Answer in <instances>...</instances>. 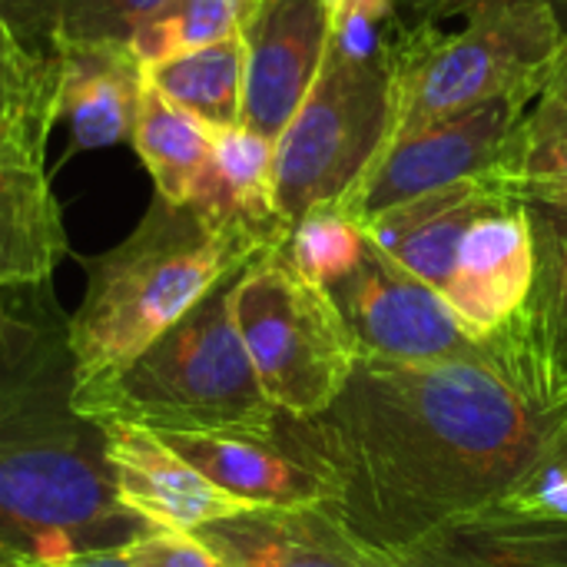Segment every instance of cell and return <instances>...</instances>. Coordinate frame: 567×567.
<instances>
[{
	"instance_id": "obj_1",
	"label": "cell",
	"mask_w": 567,
	"mask_h": 567,
	"mask_svg": "<svg viewBox=\"0 0 567 567\" xmlns=\"http://www.w3.org/2000/svg\"><path fill=\"white\" fill-rule=\"evenodd\" d=\"M565 429L567 365L518 316L475 359H359L322 415H279L276 439L326 478L365 542L402 551L492 508Z\"/></svg>"
},
{
	"instance_id": "obj_26",
	"label": "cell",
	"mask_w": 567,
	"mask_h": 567,
	"mask_svg": "<svg viewBox=\"0 0 567 567\" xmlns=\"http://www.w3.org/2000/svg\"><path fill=\"white\" fill-rule=\"evenodd\" d=\"M498 169L522 199L545 206L567 199V103L542 96L535 116L512 136Z\"/></svg>"
},
{
	"instance_id": "obj_13",
	"label": "cell",
	"mask_w": 567,
	"mask_h": 567,
	"mask_svg": "<svg viewBox=\"0 0 567 567\" xmlns=\"http://www.w3.org/2000/svg\"><path fill=\"white\" fill-rule=\"evenodd\" d=\"M538 279V239L528 209L508 206L478 219L462 239L445 302L472 336L505 332L525 309Z\"/></svg>"
},
{
	"instance_id": "obj_23",
	"label": "cell",
	"mask_w": 567,
	"mask_h": 567,
	"mask_svg": "<svg viewBox=\"0 0 567 567\" xmlns=\"http://www.w3.org/2000/svg\"><path fill=\"white\" fill-rule=\"evenodd\" d=\"M169 0H0V13L40 40V50L80 43H126L130 33Z\"/></svg>"
},
{
	"instance_id": "obj_28",
	"label": "cell",
	"mask_w": 567,
	"mask_h": 567,
	"mask_svg": "<svg viewBox=\"0 0 567 567\" xmlns=\"http://www.w3.org/2000/svg\"><path fill=\"white\" fill-rule=\"evenodd\" d=\"M492 512L528 518V522H555L567 525V455H548L538 462L518 485H512Z\"/></svg>"
},
{
	"instance_id": "obj_21",
	"label": "cell",
	"mask_w": 567,
	"mask_h": 567,
	"mask_svg": "<svg viewBox=\"0 0 567 567\" xmlns=\"http://www.w3.org/2000/svg\"><path fill=\"white\" fill-rule=\"evenodd\" d=\"M213 140L216 133L206 123L169 103L150 80L143 83L133 146L150 169L159 199L183 206L196 196L213 156Z\"/></svg>"
},
{
	"instance_id": "obj_29",
	"label": "cell",
	"mask_w": 567,
	"mask_h": 567,
	"mask_svg": "<svg viewBox=\"0 0 567 567\" xmlns=\"http://www.w3.org/2000/svg\"><path fill=\"white\" fill-rule=\"evenodd\" d=\"M123 555L133 567H229L196 535L183 532H153L123 548Z\"/></svg>"
},
{
	"instance_id": "obj_8",
	"label": "cell",
	"mask_w": 567,
	"mask_h": 567,
	"mask_svg": "<svg viewBox=\"0 0 567 567\" xmlns=\"http://www.w3.org/2000/svg\"><path fill=\"white\" fill-rule=\"evenodd\" d=\"M535 96H542V90H512L458 116L389 140L369 173L339 206L365 223L399 203L502 166L515 136V123L525 103Z\"/></svg>"
},
{
	"instance_id": "obj_31",
	"label": "cell",
	"mask_w": 567,
	"mask_h": 567,
	"mask_svg": "<svg viewBox=\"0 0 567 567\" xmlns=\"http://www.w3.org/2000/svg\"><path fill=\"white\" fill-rule=\"evenodd\" d=\"M30 567H133L123 551H86V555H70L56 561H30Z\"/></svg>"
},
{
	"instance_id": "obj_25",
	"label": "cell",
	"mask_w": 567,
	"mask_h": 567,
	"mask_svg": "<svg viewBox=\"0 0 567 567\" xmlns=\"http://www.w3.org/2000/svg\"><path fill=\"white\" fill-rule=\"evenodd\" d=\"M369 249L365 229L355 216H349L339 203L316 206L302 219L289 226V236L282 243L286 262L312 286L319 289H336L346 282L362 256Z\"/></svg>"
},
{
	"instance_id": "obj_5",
	"label": "cell",
	"mask_w": 567,
	"mask_h": 567,
	"mask_svg": "<svg viewBox=\"0 0 567 567\" xmlns=\"http://www.w3.org/2000/svg\"><path fill=\"white\" fill-rule=\"evenodd\" d=\"M419 23L395 43V113L389 140L458 116L512 90H542L565 43L561 10L545 0L488 3ZM385 140V143H389Z\"/></svg>"
},
{
	"instance_id": "obj_24",
	"label": "cell",
	"mask_w": 567,
	"mask_h": 567,
	"mask_svg": "<svg viewBox=\"0 0 567 567\" xmlns=\"http://www.w3.org/2000/svg\"><path fill=\"white\" fill-rule=\"evenodd\" d=\"M252 3L256 0H169L130 33L126 47L133 60L150 70L163 60L239 37Z\"/></svg>"
},
{
	"instance_id": "obj_32",
	"label": "cell",
	"mask_w": 567,
	"mask_h": 567,
	"mask_svg": "<svg viewBox=\"0 0 567 567\" xmlns=\"http://www.w3.org/2000/svg\"><path fill=\"white\" fill-rule=\"evenodd\" d=\"M542 96L558 100V103H567V33L561 50H558V56H555V63H551V73H548V80H545V93H542Z\"/></svg>"
},
{
	"instance_id": "obj_16",
	"label": "cell",
	"mask_w": 567,
	"mask_h": 567,
	"mask_svg": "<svg viewBox=\"0 0 567 567\" xmlns=\"http://www.w3.org/2000/svg\"><path fill=\"white\" fill-rule=\"evenodd\" d=\"M60 60V123L73 150H103L133 140L146 83L126 43H80L50 50Z\"/></svg>"
},
{
	"instance_id": "obj_20",
	"label": "cell",
	"mask_w": 567,
	"mask_h": 567,
	"mask_svg": "<svg viewBox=\"0 0 567 567\" xmlns=\"http://www.w3.org/2000/svg\"><path fill=\"white\" fill-rule=\"evenodd\" d=\"M60 123V60L0 13V150L47 156Z\"/></svg>"
},
{
	"instance_id": "obj_7",
	"label": "cell",
	"mask_w": 567,
	"mask_h": 567,
	"mask_svg": "<svg viewBox=\"0 0 567 567\" xmlns=\"http://www.w3.org/2000/svg\"><path fill=\"white\" fill-rule=\"evenodd\" d=\"M395 113V66L385 60L326 63L276 140V209L286 226L316 206L346 203L382 153Z\"/></svg>"
},
{
	"instance_id": "obj_17",
	"label": "cell",
	"mask_w": 567,
	"mask_h": 567,
	"mask_svg": "<svg viewBox=\"0 0 567 567\" xmlns=\"http://www.w3.org/2000/svg\"><path fill=\"white\" fill-rule=\"evenodd\" d=\"M43 159L0 150V289L50 282L70 249Z\"/></svg>"
},
{
	"instance_id": "obj_34",
	"label": "cell",
	"mask_w": 567,
	"mask_h": 567,
	"mask_svg": "<svg viewBox=\"0 0 567 567\" xmlns=\"http://www.w3.org/2000/svg\"><path fill=\"white\" fill-rule=\"evenodd\" d=\"M555 455H567V429H565V435H561V445H558V452Z\"/></svg>"
},
{
	"instance_id": "obj_18",
	"label": "cell",
	"mask_w": 567,
	"mask_h": 567,
	"mask_svg": "<svg viewBox=\"0 0 567 567\" xmlns=\"http://www.w3.org/2000/svg\"><path fill=\"white\" fill-rule=\"evenodd\" d=\"M189 203L213 223L246 229L272 246L289 236L276 209V143L246 126L216 133L206 176Z\"/></svg>"
},
{
	"instance_id": "obj_27",
	"label": "cell",
	"mask_w": 567,
	"mask_h": 567,
	"mask_svg": "<svg viewBox=\"0 0 567 567\" xmlns=\"http://www.w3.org/2000/svg\"><path fill=\"white\" fill-rule=\"evenodd\" d=\"M399 27V0H332L329 53L355 63L385 60L395 53L392 30Z\"/></svg>"
},
{
	"instance_id": "obj_10",
	"label": "cell",
	"mask_w": 567,
	"mask_h": 567,
	"mask_svg": "<svg viewBox=\"0 0 567 567\" xmlns=\"http://www.w3.org/2000/svg\"><path fill=\"white\" fill-rule=\"evenodd\" d=\"M332 0H256L243 23L246 86L239 126L279 140L329 53Z\"/></svg>"
},
{
	"instance_id": "obj_9",
	"label": "cell",
	"mask_w": 567,
	"mask_h": 567,
	"mask_svg": "<svg viewBox=\"0 0 567 567\" xmlns=\"http://www.w3.org/2000/svg\"><path fill=\"white\" fill-rule=\"evenodd\" d=\"M362 359L385 362H449L475 359L495 346L478 339L455 316L445 296L399 269L375 246L365 249L359 269L329 289Z\"/></svg>"
},
{
	"instance_id": "obj_4",
	"label": "cell",
	"mask_w": 567,
	"mask_h": 567,
	"mask_svg": "<svg viewBox=\"0 0 567 567\" xmlns=\"http://www.w3.org/2000/svg\"><path fill=\"white\" fill-rule=\"evenodd\" d=\"M233 282L236 276L126 369L76 389V412L100 425L116 422L153 435H272L279 412L266 399L239 339Z\"/></svg>"
},
{
	"instance_id": "obj_2",
	"label": "cell",
	"mask_w": 567,
	"mask_h": 567,
	"mask_svg": "<svg viewBox=\"0 0 567 567\" xmlns=\"http://www.w3.org/2000/svg\"><path fill=\"white\" fill-rule=\"evenodd\" d=\"M70 316L50 282L0 289V551L56 561L159 532L123 508L106 429L76 412Z\"/></svg>"
},
{
	"instance_id": "obj_33",
	"label": "cell",
	"mask_w": 567,
	"mask_h": 567,
	"mask_svg": "<svg viewBox=\"0 0 567 567\" xmlns=\"http://www.w3.org/2000/svg\"><path fill=\"white\" fill-rule=\"evenodd\" d=\"M0 567H30V561H23V558H17V555L0 551Z\"/></svg>"
},
{
	"instance_id": "obj_30",
	"label": "cell",
	"mask_w": 567,
	"mask_h": 567,
	"mask_svg": "<svg viewBox=\"0 0 567 567\" xmlns=\"http://www.w3.org/2000/svg\"><path fill=\"white\" fill-rule=\"evenodd\" d=\"M412 3L422 7V10H429L425 20H439V17H455V13L478 10V7H488V3H512V0H412ZM545 3H555L561 10L567 0H545Z\"/></svg>"
},
{
	"instance_id": "obj_22",
	"label": "cell",
	"mask_w": 567,
	"mask_h": 567,
	"mask_svg": "<svg viewBox=\"0 0 567 567\" xmlns=\"http://www.w3.org/2000/svg\"><path fill=\"white\" fill-rule=\"evenodd\" d=\"M169 103L206 123L213 133L239 126L243 86H246V47L243 37L163 60L143 70Z\"/></svg>"
},
{
	"instance_id": "obj_12",
	"label": "cell",
	"mask_w": 567,
	"mask_h": 567,
	"mask_svg": "<svg viewBox=\"0 0 567 567\" xmlns=\"http://www.w3.org/2000/svg\"><path fill=\"white\" fill-rule=\"evenodd\" d=\"M229 567H399L365 542L332 502L249 508L193 532Z\"/></svg>"
},
{
	"instance_id": "obj_6",
	"label": "cell",
	"mask_w": 567,
	"mask_h": 567,
	"mask_svg": "<svg viewBox=\"0 0 567 567\" xmlns=\"http://www.w3.org/2000/svg\"><path fill=\"white\" fill-rule=\"evenodd\" d=\"M233 319L266 399L279 415L316 419L352 382L359 346L336 299L306 282L279 249L233 282Z\"/></svg>"
},
{
	"instance_id": "obj_3",
	"label": "cell",
	"mask_w": 567,
	"mask_h": 567,
	"mask_svg": "<svg viewBox=\"0 0 567 567\" xmlns=\"http://www.w3.org/2000/svg\"><path fill=\"white\" fill-rule=\"evenodd\" d=\"M269 249L279 246L213 223L193 203L176 206L156 196L123 243L83 259L86 292L70 316L76 389L126 369L213 289Z\"/></svg>"
},
{
	"instance_id": "obj_15",
	"label": "cell",
	"mask_w": 567,
	"mask_h": 567,
	"mask_svg": "<svg viewBox=\"0 0 567 567\" xmlns=\"http://www.w3.org/2000/svg\"><path fill=\"white\" fill-rule=\"evenodd\" d=\"M179 458L206 475L226 495L252 508H286L332 502L326 478L296 452H289L276 432L252 435H159Z\"/></svg>"
},
{
	"instance_id": "obj_19",
	"label": "cell",
	"mask_w": 567,
	"mask_h": 567,
	"mask_svg": "<svg viewBox=\"0 0 567 567\" xmlns=\"http://www.w3.org/2000/svg\"><path fill=\"white\" fill-rule=\"evenodd\" d=\"M392 558L399 567H567V525L485 508L392 551Z\"/></svg>"
},
{
	"instance_id": "obj_14",
	"label": "cell",
	"mask_w": 567,
	"mask_h": 567,
	"mask_svg": "<svg viewBox=\"0 0 567 567\" xmlns=\"http://www.w3.org/2000/svg\"><path fill=\"white\" fill-rule=\"evenodd\" d=\"M106 449L116 475L123 508L159 532L193 535L203 525L249 512L252 505L226 495L186 458H179L159 435L133 425L103 422Z\"/></svg>"
},
{
	"instance_id": "obj_11",
	"label": "cell",
	"mask_w": 567,
	"mask_h": 567,
	"mask_svg": "<svg viewBox=\"0 0 567 567\" xmlns=\"http://www.w3.org/2000/svg\"><path fill=\"white\" fill-rule=\"evenodd\" d=\"M518 203H522L518 189L495 166L488 173H478L462 183L399 203L365 219L362 229H365L369 246L389 256L399 269L445 292L468 229L478 219L502 213L508 206H518Z\"/></svg>"
}]
</instances>
